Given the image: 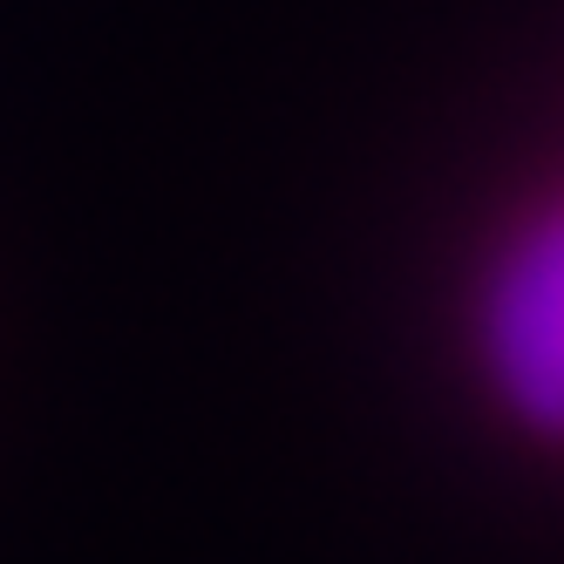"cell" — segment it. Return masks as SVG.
Returning a JSON list of instances; mask_svg holds the SVG:
<instances>
[{
    "label": "cell",
    "mask_w": 564,
    "mask_h": 564,
    "mask_svg": "<svg viewBox=\"0 0 564 564\" xmlns=\"http://www.w3.org/2000/svg\"><path fill=\"white\" fill-rule=\"evenodd\" d=\"M476 368L523 435L564 449V197L523 212L482 265Z\"/></svg>",
    "instance_id": "obj_1"
}]
</instances>
